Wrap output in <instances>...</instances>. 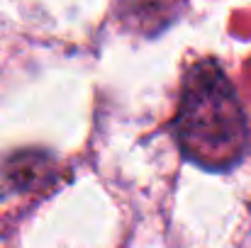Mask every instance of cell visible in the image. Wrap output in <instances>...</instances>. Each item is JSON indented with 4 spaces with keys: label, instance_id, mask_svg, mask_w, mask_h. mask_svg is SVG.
Segmentation results:
<instances>
[{
    "label": "cell",
    "instance_id": "cell-2",
    "mask_svg": "<svg viewBox=\"0 0 251 248\" xmlns=\"http://www.w3.org/2000/svg\"><path fill=\"white\" fill-rule=\"evenodd\" d=\"M47 156L42 154H17L5 165V180L15 190H29L37 180L47 175Z\"/></svg>",
    "mask_w": 251,
    "mask_h": 248
},
{
    "label": "cell",
    "instance_id": "cell-1",
    "mask_svg": "<svg viewBox=\"0 0 251 248\" xmlns=\"http://www.w3.org/2000/svg\"><path fill=\"white\" fill-rule=\"evenodd\" d=\"M173 136L183 156L205 170H229L242 161L247 119L234 88L212 61L195 64L188 71Z\"/></svg>",
    "mask_w": 251,
    "mask_h": 248
}]
</instances>
